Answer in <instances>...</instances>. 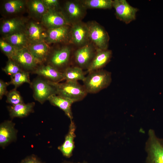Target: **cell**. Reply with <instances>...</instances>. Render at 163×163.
Instances as JSON below:
<instances>
[{
	"label": "cell",
	"instance_id": "26",
	"mask_svg": "<svg viewBox=\"0 0 163 163\" xmlns=\"http://www.w3.org/2000/svg\"><path fill=\"white\" fill-rule=\"evenodd\" d=\"M30 72L23 70L11 76V80L8 82L9 85H12L17 88L24 83L30 84Z\"/></svg>",
	"mask_w": 163,
	"mask_h": 163
},
{
	"label": "cell",
	"instance_id": "28",
	"mask_svg": "<svg viewBox=\"0 0 163 163\" xmlns=\"http://www.w3.org/2000/svg\"><path fill=\"white\" fill-rule=\"evenodd\" d=\"M25 3L23 0H10L5 1L3 5L5 11L9 14L17 13L24 8Z\"/></svg>",
	"mask_w": 163,
	"mask_h": 163
},
{
	"label": "cell",
	"instance_id": "33",
	"mask_svg": "<svg viewBox=\"0 0 163 163\" xmlns=\"http://www.w3.org/2000/svg\"><path fill=\"white\" fill-rule=\"evenodd\" d=\"M20 163H45L42 162L37 156L34 155L26 157L22 159Z\"/></svg>",
	"mask_w": 163,
	"mask_h": 163
},
{
	"label": "cell",
	"instance_id": "34",
	"mask_svg": "<svg viewBox=\"0 0 163 163\" xmlns=\"http://www.w3.org/2000/svg\"><path fill=\"white\" fill-rule=\"evenodd\" d=\"M9 85L8 82H6L0 79V99H2L3 96L6 95L8 91L7 90V86Z\"/></svg>",
	"mask_w": 163,
	"mask_h": 163
},
{
	"label": "cell",
	"instance_id": "14",
	"mask_svg": "<svg viewBox=\"0 0 163 163\" xmlns=\"http://www.w3.org/2000/svg\"><path fill=\"white\" fill-rule=\"evenodd\" d=\"M148 150L151 163H163V140L156 137L152 132Z\"/></svg>",
	"mask_w": 163,
	"mask_h": 163
},
{
	"label": "cell",
	"instance_id": "22",
	"mask_svg": "<svg viewBox=\"0 0 163 163\" xmlns=\"http://www.w3.org/2000/svg\"><path fill=\"white\" fill-rule=\"evenodd\" d=\"M35 105L34 102L27 104L24 103L8 106L9 115L11 118L15 117L23 118L27 117L34 111Z\"/></svg>",
	"mask_w": 163,
	"mask_h": 163
},
{
	"label": "cell",
	"instance_id": "31",
	"mask_svg": "<svg viewBox=\"0 0 163 163\" xmlns=\"http://www.w3.org/2000/svg\"><path fill=\"white\" fill-rule=\"evenodd\" d=\"M0 47L2 51L8 59H11L18 50L3 39H0Z\"/></svg>",
	"mask_w": 163,
	"mask_h": 163
},
{
	"label": "cell",
	"instance_id": "9",
	"mask_svg": "<svg viewBox=\"0 0 163 163\" xmlns=\"http://www.w3.org/2000/svg\"><path fill=\"white\" fill-rule=\"evenodd\" d=\"M11 59L24 70L32 73L41 64L32 55L27 47L18 49Z\"/></svg>",
	"mask_w": 163,
	"mask_h": 163
},
{
	"label": "cell",
	"instance_id": "2",
	"mask_svg": "<svg viewBox=\"0 0 163 163\" xmlns=\"http://www.w3.org/2000/svg\"><path fill=\"white\" fill-rule=\"evenodd\" d=\"M48 81L55 88L56 94L70 99L74 102L82 101L88 94L83 85L78 82L66 81L61 83Z\"/></svg>",
	"mask_w": 163,
	"mask_h": 163
},
{
	"label": "cell",
	"instance_id": "20",
	"mask_svg": "<svg viewBox=\"0 0 163 163\" xmlns=\"http://www.w3.org/2000/svg\"><path fill=\"white\" fill-rule=\"evenodd\" d=\"M24 24V21L18 18L6 20L1 25V33L6 36L23 30Z\"/></svg>",
	"mask_w": 163,
	"mask_h": 163
},
{
	"label": "cell",
	"instance_id": "8",
	"mask_svg": "<svg viewBox=\"0 0 163 163\" xmlns=\"http://www.w3.org/2000/svg\"><path fill=\"white\" fill-rule=\"evenodd\" d=\"M112 7L115 10L116 18L126 24L136 19V12L139 10L126 0H113Z\"/></svg>",
	"mask_w": 163,
	"mask_h": 163
},
{
	"label": "cell",
	"instance_id": "30",
	"mask_svg": "<svg viewBox=\"0 0 163 163\" xmlns=\"http://www.w3.org/2000/svg\"><path fill=\"white\" fill-rule=\"evenodd\" d=\"M2 69L10 76L23 70L16 62L11 59H8L6 66Z\"/></svg>",
	"mask_w": 163,
	"mask_h": 163
},
{
	"label": "cell",
	"instance_id": "4",
	"mask_svg": "<svg viewBox=\"0 0 163 163\" xmlns=\"http://www.w3.org/2000/svg\"><path fill=\"white\" fill-rule=\"evenodd\" d=\"M72 54V49L69 46L55 50L50 53L47 59V64L62 72L67 68L70 66Z\"/></svg>",
	"mask_w": 163,
	"mask_h": 163
},
{
	"label": "cell",
	"instance_id": "23",
	"mask_svg": "<svg viewBox=\"0 0 163 163\" xmlns=\"http://www.w3.org/2000/svg\"><path fill=\"white\" fill-rule=\"evenodd\" d=\"M17 49L27 47L30 44L25 30H22L8 36L3 39Z\"/></svg>",
	"mask_w": 163,
	"mask_h": 163
},
{
	"label": "cell",
	"instance_id": "13",
	"mask_svg": "<svg viewBox=\"0 0 163 163\" xmlns=\"http://www.w3.org/2000/svg\"><path fill=\"white\" fill-rule=\"evenodd\" d=\"M71 27L67 25L48 29L45 42L47 44L65 42L69 43Z\"/></svg>",
	"mask_w": 163,
	"mask_h": 163
},
{
	"label": "cell",
	"instance_id": "24",
	"mask_svg": "<svg viewBox=\"0 0 163 163\" xmlns=\"http://www.w3.org/2000/svg\"><path fill=\"white\" fill-rule=\"evenodd\" d=\"M64 80L72 82L83 81L85 77L83 70L76 66H70L62 72Z\"/></svg>",
	"mask_w": 163,
	"mask_h": 163
},
{
	"label": "cell",
	"instance_id": "12",
	"mask_svg": "<svg viewBox=\"0 0 163 163\" xmlns=\"http://www.w3.org/2000/svg\"><path fill=\"white\" fill-rule=\"evenodd\" d=\"M17 130L11 120H5L0 125V145L4 148L17 138Z\"/></svg>",
	"mask_w": 163,
	"mask_h": 163
},
{
	"label": "cell",
	"instance_id": "35",
	"mask_svg": "<svg viewBox=\"0 0 163 163\" xmlns=\"http://www.w3.org/2000/svg\"><path fill=\"white\" fill-rule=\"evenodd\" d=\"M61 163H74V162L70 161H63ZM87 163L86 162L84 161L82 163L78 162V163Z\"/></svg>",
	"mask_w": 163,
	"mask_h": 163
},
{
	"label": "cell",
	"instance_id": "5",
	"mask_svg": "<svg viewBox=\"0 0 163 163\" xmlns=\"http://www.w3.org/2000/svg\"><path fill=\"white\" fill-rule=\"evenodd\" d=\"M30 86L33 91L34 99L42 104L48 101L51 96L56 94L54 87L43 78H35L31 82Z\"/></svg>",
	"mask_w": 163,
	"mask_h": 163
},
{
	"label": "cell",
	"instance_id": "27",
	"mask_svg": "<svg viewBox=\"0 0 163 163\" xmlns=\"http://www.w3.org/2000/svg\"><path fill=\"white\" fill-rule=\"evenodd\" d=\"M27 4L30 12L37 16L42 18L48 10L42 0H30Z\"/></svg>",
	"mask_w": 163,
	"mask_h": 163
},
{
	"label": "cell",
	"instance_id": "6",
	"mask_svg": "<svg viewBox=\"0 0 163 163\" xmlns=\"http://www.w3.org/2000/svg\"><path fill=\"white\" fill-rule=\"evenodd\" d=\"M87 9L81 0H69L65 2L62 12L71 26L82 21L86 15Z\"/></svg>",
	"mask_w": 163,
	"mask_h": 163
},
{
	"label": "cell",
	"instance_id": "32",
	"mask_svg": "<svg viewBox=\"0 0 163 163\" xmlns=\"http://www.w3.org/2000/svg\"><path fill=\"white\" fill-rule=\"evenodd\" d=\"M44 5L48 10H58L59 1L58 0H42Z\"/></svg>",
	"mask_w": 163,
	"mask_h": 163
},
{
	"label": "cell",
	"instance_id": "1",
	"mask_svg": "<svg viewBox=\"0 0 163 163\" xmlns=\"http://www.w3.org/2000/svg\"><path fill=\"white\" fill-rule=\"evenodd\" d=\"M83 81L88 94H96L107 88L112 81L111 73L101 69L88 73Z\"/></svg>",
	"mask_w": 163,
	"mask_h": 163
},
{
	"label": "cell",
	"instance_id": "10",
	"mask_svg": "<svg viewBox=\"0 0 163 163\" xmlns=\"http://www.w3.org/2000/svg\"><path fill=\"white\" fill-rule=\"evenodd\" d=\"M90 42L86 23L81 21L71 26L70 43L80 47Z\"/></svg>",
	"mask_w": 163,
	"mask_h": 163
},
{
	"label": "cell",
	"instance_id": "21",
	"mask_svg": "<svg viewBox=\"0 0 163 163\" xmlns=\"http://www.w3.org/2000/svg\"><path fill=\"white\" fill-rule=\"evenodd\" d=\"M48 101L53 105L57 107L62 110L66 115L72 120L73 115L71 106L74 102L69 99L55 94L51 96Z\"/></svg>",
	"mask_w": 163,
	"mask_h": 163
},
{
	"label": "cell",
	"instance_id": "15",
	"mask_svg": "<svg viewBox=\"0 0 163 163\" xmlns=\"http://www.w3.org/2000/svg\"><path fill=\"white\" fill-rule=\"evenodd\" d=\"M112 51L107 50H97L95 55L86 70V72L102 69L110 61Z\"/></svg>",
	"mask_w": 163,
	"mask_h": 163
},
{
	"label": "cell",
	"instance_id": "11",
	"mask_svg": "<svg viewBox=\"0 0 163 163\" xmlns=\"http://www.w3.org/2000/svg\"><path fill=\"white\" fill-rule=\"evenodd\" d=\"M41 21L42 24L48 29L71 25L62 12L58 10H48L42 17Z\"/></svg>",
	"mask_w": 163,
	"mask_h": 163
},
{
	"label": "cell",
	"instance_id": "18",
	"mask_svg": "<svg viewBox=\"0 0 163 163\" xmlns=\"http://www.w3.org/2000/svg\"><path fill=\"white\" fill-rule=\"evenodd\" d=\"M76 127L75 123L71 120L68 132L66 135L63 143L58 147V149L63 155L67 158H70L72 155L75 148L74 138L76 136L75 133Z\"/></svg>",
	"mask_w": 163,
	"mask_h": 163
},
{
	"label": "cell",
	"instance_id": "17",
	"mask_svg": "<svg viewBox=\"0 0 163 163\" xmlns=\"http://www.w3.org/2000/svg\"><path fill=\"white\" fill-rule=\"evenodd\" d=\"M25 31L30 44L45 42L47 31L39 24L30 22Z\"/></svg>",
	"mask_w": 163,
	"mask_h": 163
},
{
	"label": "cell",
	"instance_id": "29",
	"mask_svg": "<svg viewBox=\"0 0 163 163\" xmlns=\"http://www.w3.org/2000/svg\"><path fill=\"white\" fill-rule=\"evenodd\" d=\"M6 96V102L12 105L24 103L23 98L16 88H14L8 92Z\"/></svg>",
	"mask_w": 163,
	"mask_h": 163
},
{
	"label": "cell",
	"instance_id": "16",
	"mask_svg": "<svg viewBox=\"0 0 163 163\" xmlns=\"http://www.w3.org/2000/svg\"><path fill=\"white\" fill-rule=\"evenodd\" d=\"M32 73L53 82H60L64 80L62 73L48 64L40 65Z\"/></svg>",
	"mask_w": 163,
	"mask_h": 163
},
{
	"label": "cell",
	"instance_id": "25",
	"mask_svg": "<svg viewBox=\"0 0 163 163\" xmlns=\"http://www.w3.org/2000/svg\"><path fill=\"white\" fill-rule=\"evenodd\" d=\"M87 9H111L113 7L112 0H81Z\"/></svg>",
	"mask_w": 163,
	"mask_h": 163
},
{
	"label": "cell",
	"instance_id": "3",
	"mask_svg": "<svg viewBox=\"0 0 163 163\" xmlns=\"http://www.w3.org/2000/svg\"><path fill=\"white\" fill-rule=\"evenodd\" d=\"M86 23L90 42L97 50L108 49L110 37L104 28L94 21H89Z\"/></svg>",
	"mask_w": 163,
	"mask_h": 163
},
{
	"label": "cell",
	"instance_id": "19",
	"mask_svg": "<svg viewBox=\"0 0 163 163\" xmlns=\"http://www.w3.org/2000/svg\"><path fill=\"white\" fill-rule=\"evenodd\" d=\"M27 48L41 64L46 62L50 53V48L45 42L29 44Z\"/></svg>",
	"mask_w": 163,
	"mask_h": 163
},
{
	"label": "cell",
	"instance_id": "7",
	"mask_svg": "<svg viewBox=\"0 0 163 163\" xmlns=\"http://www.w3.org/2000/svg\"><path fill=\"white\" fill-rule=\"evenodd\" d=\"M97 49L91 42L76 50L72 54L74 66L87 69L96 53Z\"/></svg>",
	"mask_w": 163,
	"mask_h": 163
}]
</instances>
